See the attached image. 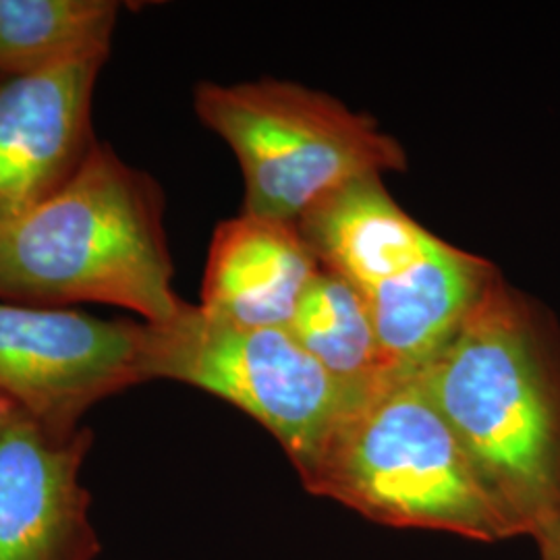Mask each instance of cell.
Returning a JSON list of instances; mask_svg holds the SVG:
<instances>
[{
    "label": "cell",
    "instance_id": "1",
    "mask_svg": "<svg viewBox=\"0 0 560 560\" xmlns=\"http://www.w3.org/2000/svg\"><path fill=\"white\" fill-rule=\"evenodd\" d=\"M520 536L560 521V335L501 272L413 372Z\"/></svg>",
    "mask_w": 560,
    "mask_h": 560
},
{
    "label": "cell",
    "instance_id": "2",
    "mask_svg": "<svg viewBox=\"0 0 560 560\" xmlns=\"http://www.w3.org/2000/svg\"><path fill=\"white\" fill-rule=\"evenodd\" d=\"M173 275L161 185L101 141L52 198L0 224V301L104 303L159 324L185 305Z\"/></svg>",
    "mask_w": 560,
    "mask_h": 560
},
{
    "label": "cell",
    "instance_id": "3",
    "mask_svg": "<svg viewBox=\"0 0 560 560\" xmlns=\"http://www.w3.org/2000/svg\"><path fill=\"white\" fill-rule=\"evenodd\" d=\"M300 478L310 494L388 527L486 544L520 536L413 374L363 397Z\"/></svg>",
    "mask_w": 560,
    "mask_h": 560
},
{
    "label": "cell",
    "instance_id": "4",
    "mask_svg": "<svg viewBox=\"0 0 560 560\" xmlns=\"http://www.w3.org/2000/svg\"><path fill=\"white\" fill-rule=\"evenodd\" d=\"M298 226L322 266L368 303L395 378L432 360L499 275L490 261L413 221L382 177L340 187Z\"/></svg>",
    "mask_w": 560,
    "mask_h": 560
},
{
    "label": "cell",
    "instance_id": "5",
    "mask_svg": "<svg viewBox=\"0 0 560 560\" xmlns=\"http://www.w3.org/2000/svg\"><path fill=\"white\" fill-rule=\"evenodd\" d=\"M194 106L240 161L243 214L298 224L340 187L407 166L376 120L291 81H203Z\"/></svg>",
    "mask_w": 560,
    "mask_h": 560
},
{
    "label": "cell",
    "instance_id": "6",
    "mask_svg": "<svg viewBox=\"0 0 560 560\" xmlns=\"http://www.w3.org/2000/svg\"><path fill=\"white\" fill-rule=\"evenodd\" d=\"M143 382L200 388L266 428L303 476L360 402L284 328H245L185 301L171 320L143 322Z\"/></svg>",
    "mask_w": 560,
    "mask_h": 560
},
{
    "label": "cell",
    "instance_id": "7",
    "mask_svg": "<svg viewBox=\"0 0 560 560\" xmlns=\"http://www.w3.org/2000/svg\"><path fill=\"white\" fill-rule=\"evenodd\" d=\"M143 322L0 301V395L60 432L102 400L143 384Z\"/></svg>",
    "mask_w": 560,
    "mask_h": 560
},
{
    "label": "cell",
    "instance_id": "8",
    "mask_svg": "<svg viewBox=\"0 0 560 560\" xmlns=\"http://www.w3.org/2000/svg\"><path fill=\"white\" fill-rule=\"evenodd\" d=\"M90 428L60 432L0 395V560H96L101 536L81 481Z\"/></svg>",
    "mask_w": 560,
    "mask_h": 560
},
{
    "label": "cell",
    "instance_id": "9",
    "mask_svg": "<svg viewBox=\"0 0 560 560\" xmlns=\"http://www.w3.org/2000/svg\"><path fill=\"white\" fill-rule=\"evenodd\" d=\"M110 52L0 78V224L52 198L98 143L92 98Z\"/></svg>",
    "mask_w": 560,
    "mask_h": 560
},
{
    "label": "cell",
    "instance_id": "10",
    "mask_svg": "<svg viewBox=\"0 0 560 560\" xmlns=\"http://www.w3.org/2000/svg\"><path fill=\"white\" fill-rule=\"evenodd\" d=\"M320 260L293 222L243 214L219 222L208 249L200 307L245 328H289Z\"/></svg>",
    "mask_w": 560,
    "mask_h": 560
},
{
    "label": "cell",
    "instance_id": "11",
    "mask_svg": "<svg viewBox=\"0 0 560 560\" xmlns=\"http://www.w3.org/2000/svg\"><path fill=\"white\" fill-rule=\"evenodd\" d=\"M301 349L355 397L393 381L370 307L360 293L320 264L287 328Z\"/></svg>",
    "mask_w": 560,
    "mask_h": 560
},
{
    "label": "cell",
    "instance_id": "12",
    "mask_svg": "<svg viewBox=\"0 0 560 560\" xmlns=\"http://www.w3.org/2000/svg\"><path fill=\"white\" fill-rule=\"evenodd\" d=\"M119 7L113 0H0V78L110 52Z\"/></svg>",
    "mask_w": 560,
    "mask_h": 560
},
{
    "label": "cell",
    "instance_id": "13",
    "mask_svg": "<svg viewBox=\"0 0 560 560\" xmlns=\"http://www.w3.org/2000/svg\"><path fill=\"white\" fill-rule=\"evenodd\" d=\"M541 560H560V521L538 541Z\"/></svg>",
    "mask_w": 560,
    "mask_h": 560
}]
</instances>
